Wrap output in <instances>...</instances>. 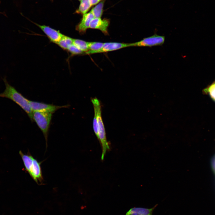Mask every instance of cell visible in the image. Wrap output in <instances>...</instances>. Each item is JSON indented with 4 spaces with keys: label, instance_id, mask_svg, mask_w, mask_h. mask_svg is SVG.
Returning a JSON list of instances; mask_svg holds the SVG:
<instances>
[{
    "label": "cell",
    "instance_id": "16",
    "mask_svg": "<svg viewBox=\"0 0 215 215\" xmlns=\"http://www.w3.org/2000/svg\"><path fill=\"white\" fill-rule=\"evenodd\" d=\"M104 1H102L93 7L90 11L94 18H99L101 17L103 11Z\"/></svg>",
    "mask_w": 215,
    "mask_h": 215
},
{
    "label": "cell",
    "instance_id": "21",
    "mask_svg": "<svg viewBox=\"0 0 215 215\" xmlns=\"http://www.w3.org/2000/svg\"><path fill=\"white\" fill-rule=\"evenodd\" d=\"M79 0V1H81L82 0Z\"/></svg>",
    "mask_w": 215,
    "mask_h": 215
},
{
    "label": "cell",
    "instance_id": "7",
    "mask_svg": "<svg viewBox=\"0 0 215 215\" xmlns=\"http://www.w3.org/2000/svg\"><path fill=\"white\" fill-rule=\"evenodd\" d=\"M35 24L42 30L50 40L53 43L57 44L64 35L59 31L49 26L40 25L36 23Z\"/></svg>",
    "mask_w": 215,
    "mask_h": 215
},
{
    "label": "cell",
    "instance_id": "11",
    "mask_svg": "<svg viewBox=\"0 0 215 215\" xmlns=\"http://www.w3.org/2000/svg\"><path fill=\"white\" fill-rule=\"evenodd\" d=\"M157 205L158 204H156L150 208L133 207L130 209L125 215H152L154 210Z\"/></svg>",
    "mask_w": 215,
    "mask_h": 215
},
{
    "label": "cell",
    "instance_id": "15",
    "mask_svg": "<svg viewBox=\"0 0 215 215\" xmlns=\"http://www.w3.org/2000/svg\"><path fill=\"white\" fill-rule=\"evenodd\" d=\"M88 42L82 40L73 39V44L83 52L89 50Z\"/></svg>",
    "mask_w": 215,
    "mask_h": 215
},
{
    "label": "cell",
    "instance_id": "20",
    "mask_svg": "<svg viewBox=\"0 0 215 215\" xmlns=\"http://www.w3.org/2000/svg\"><path fill=\"white\" fill-rule=\"evenodd\" d=\"M101 0H89L91 6L96 5Z\"/></svg>",
    "mask_w": 215,
    "mask_h": 215
},
{
    "label": "cell",
    "instance_id": "4",
    "mask_svg": "<svg viewBox=\"0 0 215 215\" xmlns=\"http://www.w3.org/2000/svg\"><path fill=\"white\" fill-rule=\"evenodd\" d=\"M165 37L157 34L143 38L141 40L130 43V47H151L162 45L165 41Z\"/></svg>",
    "mask_w": 215,
    "mask_h": 215
},
{
    "label": "cell",
    "instance_id": "1",
    "mask_svg": "<svg viewBox=\"0 0 215 215\" xmlns=\"http://www.w3.org/2000/svg\"><path fill=\"white\" fill-rule=\"evenodd\" d=\"M2 80L5 88L3 92L0 93V97L7 98L13 101L26 113L31 120L33 121V111L30 106L29 100L24 97L8 83L6 76L4 77Z\"/></svg>",
    "mask_w": 215,
    "mask_h": 215
},
{
    "label": "cell",
    "instance_id": "18",
    "mask_svg": "<svg viewBox=\"0 0 215 215\" xmlns=\"http://www.w3.org/2000/svg\"><path fill=\"white\" fill-rule=\"evenodd\" d=\"M68 50L72 55L80 54L83 52L73 44L67 49Z\"/></svg>",
    "mask_w": 215,
    "mask_h": 215
},
{
    "label": "cell",
    "instance_id": "17",
    "mask_svg": "<svg viewBox=\"0 0 215 215\" xmlns=\"http://www.w3.org/2000/svg\"><path fill=\"white\" fill-rule=\"evenodd\" d=\"M204 93L208 94L212 99L215 102V81L203 90Z\"/></svg>",
    "mask_w": 215,
    "mask_h": 215
},
{
    "label": "cell",
    "instance_id": "8",
    "mask_svg": "<svg viewBox=\"0 0 215 215\" xmlns=\"http://www.w3.org/2000/svg\"><path fill=\"white\" fill-rule=\"evenodd\" d=\"M110 24L109 19L101 18H94L91 21L90 28L100 30L105 35H108V28Z\"/></svg>",
    "mask_w": 215,
    "mask_h": 215
},
{
    "label": "cell",
    "instance_id": "19",
    "mask_svg": "<svg viewBox=\"0 0 215 215\" xmlns=\"http://www.w3.org/2000/svg\"><path fill=\"white\" fill-rule=\"evenodd\" d=\"M93 128L94 131L97 138H98V130L97 127V123L96 116L94 115L93 121Z\"/></svg>",
    "mask_w": 215,
    "mask_h": 215
},
{
    "label": "cell",
    "instance_id": "6",
    "mask_svg": "<svg viewBox=\"0 0 215 215\" xmlns=\"http://www.w3.org/2000/svg\"><path fill=\"white\" fill-rule=\"evenodd\" d=\"M42 162L34 158L30 171L28 173L37 184H43V178L41 167Z\"/></svg>",
    "mask_w": 215,
    "mask_h": 215
},
{
    "label": "cell",
    "instance_id": "5",
    "mask_svg": "<svg viewBox=\"0 0 215 215\" xmlns=\"http://www.w3.org/2000/svg\"><path fill=\"white\" fill-rule=\"evenodd\" d=\"M29 104L33 111L46 112L52 113L59 109L68 107L67 105L57 106L30 100H29Z\"/></svg>",
    "mask_w": 215,
    "mask_h": 215
},
{
    "label": "cell",
    "instance_id": "10",
    "mask_svg": "<svg viewBox=\"0 0 215 215\" xmlns=\"http://www.w3.org/2000/svg\"><path fill=\"white\" fill-rule=\"evenodd\" d=\"M129 47H130V43L115 42L105 43L102 48L95 53L107 52Z\"/></svg>",
    "mask_w": 215,
    "mask_h": 215
},
{
    "label": "cell",
    "instance_id": "13",
    "mask_svg": "<svg viewBox=\"0 0 215 215\" xmlns=\"http://www.w3.org/2000/svg\"><path fill=\"white\" fill-rule=\"evenodd\" d=\"M104 43L97 42H88L89 50L86 53L87 54H92L100 50L102 47Z\"/></svg>",
    "mask_w": 215,
    "mask_h": 215
},
{
    "label": "cell",
    "instance_id": "14",
    "mask_svg": "<svg viewBox=\"0 0 215 215\" xmlns=\"http://www.w3.org/2000/svg\"><path fill=\"white\" fill-rule=\"evenodd\" d=\"M91 6L89 0H82L79 7L76 10L75 13L84 15L86 14Z\"/></svg>",
    "mask_w": 215,
    "mask_h": 215
},
{
    "label": "cell",
    "instance_id": "12",
    "mask_svg": "<svg viewBox=\"0 0 215 215\" xmlns=\"http://www.w3.org/2000/svg\"><path fill=\"white\" fill-rule=\"evenodd\" d=\"M73 39L64 35L57 44L62 49L67 50L70 45L73 44Z\"/></svg>",
    "mask_w": 215,
    "mask_h": 215
},
{
    "label": "cell",
    "instance_id": "3",
    "mask_svg": "<svg viewBox=\"0 0 215 215\" xmlns=\"http://www.w3.org/2000/svg\"><path fill=\"white\" fill-rule=\"evenodd\" d=\"M52 113L40 111L33 112V119L42 132L47 146L49 130L52 119Z\"/></svg>",
    "mask_w": 215,
    "mask_h": 215
},
{
    "label": "cell",
    "instance_id": "9",
    "mask_svg": "<svg viewBox=\"0 0 215 215\" xmlns=\"http://www.w3.org/2000/svg\"><path fill=\"white\" fill-rule=\"evenodd\" d=\"M94 18L93 15L90 12L83 15L81 21L76 27V30L80 33H84L90 28L91 22Z\"/></svg>",
    "mask_w": 215,
    "mask_h": 215
},
{
    "label": "cell",
    "instance_id": "2",
    "mask_svg": "<svg viewBox=\"0 0 215 215\" xmlns=\"http://www.w3.org/2000/svg\"><path fill=\"white\" fill-rule=\"evenodd\" d=\"M91 101L93 106L94 115L96 118L98 135V139L102 146V153L101 158L103 160L107 151L109 150L110 148L107 140L105 128L102 119L100 102L97 98L92 99Z\"/></svg>",
    "mask_w": 215,
    "mask_h": 215
}]
</instances>
